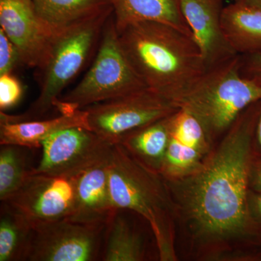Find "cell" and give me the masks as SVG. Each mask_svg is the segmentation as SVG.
I'll list each match as a JSON object with an SVG mask.
<instances>
[{
  "label": "cell",
  "mask_w": 261,
  "mask_h": 261,
  "mask_svg": "<svg viewBox=\"0 0 261 261\" xmlns=\"http://www.w3.org/2000/svg\"><path fill=\"white\" fill-rule=\"evenodd\" d=\"M260 103L251 105L235 120L219 148L187 187L188 214L199 232L207 238H231L248 225L250 155Z\"/></svg>",
  "instance_id": "obj_1"
},
{
  "label": "cell",
  "mask_w": 261,
  "mask_h": 261,
  "mask_svg": "<svg viewBox=\"0 0 261 261\" xmlns=\"http://www.w3.org/2000/svg\"><path fill=\"white\" fill-rule=\"evenodd\" d=\"M117 32L137 75L172 104L207 70L193 37L172 25L140 21Z\"/></svg>",
  "instance_id": "obj_2"
},
{
  "label": "cell",
  "mask_w": 261,
  "mask_h": 261,
  "mask_svg": "<svg viewBox=\"0 0 261 261\" xmlns=\"http://www.w3.org/2000/svg\"><path fill=\"white\" fill-rule=\"evenodd\" d=\"M111 197L117 210L135 211L145 218L154 233L161 260H175L173 205L161 173L115 144L109 163Z\"/></svg>",
  "instance_id": "obj_3"
},
{
  "label": "cell",
  "mask_w": 261,
  "mask_h": 261,
  "mask_svg": "<svg viewBox=\"0 0 261 261\" xmlns=\"http://www.w3.org/2000/svg\"><path fill=\"white\" fill-rule=\"evenodd\" d=\"M241 65L238 55L206 70L173 102L200 121L207 137L228 130L244 111L261 100V79L243 74Z\"/></svg>",
  "instance_id": "obj_4"
},
{
  "label": "cell",
  "mask_w": 261,
  "mask_h": 261,
  "mask_svg": "<svg viewBox=\"0 0 261 261\" xmlns=\"http://www.w3.org/2000/svg\"><path fill=\"white\" fill-rule=\"evenodd\" d=\"M113 14V10H109L65 29L57 39L47 64L40 70L39 97L23 114L11 116L1 111L0 120H36L55 107L65 87L88 61L102 37L106 22Z\"/></svg>",
  "instance_id": "obj_5"
},
{
  "label": "cell",
  "mask_w": 261,
  "mask_h": 261,
  "mask_svg": "<svg viewBox=\"0 0 261 261\" xmlns=\"http://www.w3.org/2000/svg\"><path fill=\"white\" fill-rule=\"evenodd\" d=\"M98 48L85 76L57 102L55 107L61 114H71L96 103L147 88L123 53L113 14L105 25Z\"/></svg>",
  "instance_id": "obj_6"
},
{
  "label": "cell",
  "mask_w": 261,
  "mask_h": 261,
  "mask_svg": "<svg viewBox=\"0 0 261 261\" xmlns=\"http://www.w3.org/2000/svg\"><path fill=\"white\" fill-rule=\"evenodd\" d=\"M89 129L112 145L132 130L171 116L178 108L148 88L84 108Z\"/></svg>",
  "instance_id": "obj_7"
},
{
  "label": "cell",
  "mask_w": 261,
  "mask_h": 261,
  "mask_svg": "<svg viewBox=\"0 0 261 261\" xmlns=\"http://www.w3.org/2000/svg\"><path fill=\"white\" fill-rule=\"evenodd\" d=\"M113 145L85 127L64 128L43 142L42 159L30 173L79 176L109 159Z\"/></svg>",
  "instance_id": "obj_8"
},
{
  "label": "cell",
  "mask_w": 261,
  "mask_h": 261,
  "mask_svg": "<svg viewBox=\"0 0 261 261\" xmlns=\"http://www.w3.org/2000/svg\"><path fill=\"white\" fill-rule=\"evenodd\" d=\"M79 176L67 177L29 173L22 187L3 203L21 216L33 228L69 219L74 211Z\"/></svg>",
  "instance_id": "obj_9"
},
{
  "label": "cell",
  "mask_w": 261,
  "mask_h": 261,
  "mask_svg": "<svg viewBox=\"0 0 261 261\" xmlns=\"http://www.w3.org/2000/svg\"><path fill=\"white\" fill-rule=\"evenodd\" d=\"M103 226L68 219L34 228L27 260L92 261L97 257Z\"/></svg>",
  "instance_id": "obj_10"
},
{
  "label": "cell",
  "mask_w": 261,
  "mask_h": 261,
  "mask_svg": "<svg viewBox=\"0 0 261 261\" xmlns=\"http://www.w3.org/2000/svg\"><path fill=\"white\" fill-rule=\"evenodd\" d=\"M0 27L14 43L23 65L42 70L63 31L46 23L32 0H0Z\"/></svg>",
  "instance_id": "obj_11"
},
{
  "label": "cell",
  "mask_w": 261,
  "mask_h": 261,
  "mask_svg": "<svg viewBox=\"0 0 261 261\" xmlns=\"http://www.w3.org/2000/svg\"><path fill=\"white\" fill-rule=\"evenodd\" d=\"M182 15L198 46L207 70L238 56L221 25L224 0H179Z\"/></svg>",
  "instance_id": "obj_12"
},
{
  "label": "cell",
  "mask_w": 261,
  "mask_h": 261,
  "mask_svg": "<svg viewBox=\"0 0 261 261\" xmlns=\"http://www.w3.org/2000/svg\"><path fill=\"white\" fill-rule=\"evenodd\" d=\"M110 159L77 177L74 211L68 219L82 224L104 226L118 212L110 190Z\"/></svg>",
  "instance_id": "obj_13"
},
{
  "label": "cell",
  "mask_w": 261,
  "mask_h": 261,
  "mask_svg": "<svg viewBox=\"0 0 261 261\" xmlns=\"http://www.w3.org/2000/svg\"><path fill=\"white\" fill-rule=\"evenodd\" d=\"M74 126L85 127L89 129L85 110L42 121L36 119L9 122L0 120V145L39 148L42 147L43 142L53 134Z\"/></svg>",
  "instance_id": "obj_14"
},
{
  "label": "cell",
  "mask_w": 261,
  "mask_h": 261,
  "mask_svg": "<svg viewBox=\"0 0 261 261\" xmlns=\"http://www.w3.org/2000/svg\"><path fill=\"white\" fill-rule=\"evenodd\" d=\"M221 25L231 49L241 56L261 51V7L233 2L226 5Z\"/></svg>",
  "instance_id": "obj_15"
},
{
  "label": "cell",
  "mask_w": 261,
  "mask_h": 261,
  "mask_svg": "<svg viewBox=\"0 0 261 261\" xmlns=\"http://www.w3.org/2000/svg\"><path fill=\"white\" fill-rule=\"evenodd\" d=\"M117 30L140 21H156L172 25L192 37L182 15L179 0H109Z\"/></svg>",
  "instance_id": "obj_16"
},
{
  "label": "cell",
  "mask_w": 261,
  "mask_h": 261,
  "mask_svg": "<svg viewBox=\"0 0 261 261\" xmlns=\"http://www.w3.org/2000/svg\"><path fill=\"white\" fill-rule=\"evenodd\" d=\"M171 116L132 130L118 144L147 167L160 173L169 143Z\"/></svg>",
  "instance_id": "obj_17"
},
{
  "label": "cell",
  "mask_w": 261,
  "mask_h": 261,
  "mask_svg": "<svg viewBox=\"0 0 261 261\" xmlns=\"http://www.w3.org/2000/svg\"><path fill=\"white\" fill-rule=\"evenodd\" d=\"M39 16L58 31L65 30L113 10L109 0H32Z\"/></svg>",
  "instance_id": "obj_18"
},
{
  "label": "cell",
  "mask_w": 261,
  "mask_h": 261,
  "mask_svg": "<svg viewBox=\"0 0 261 261\" xmlns=\"http://www.w3.org/2000/svg\"><path fill=\"white\" fill-rule=\"evenodd\" d=\"M34 228L3 203L0 219V261L27 260Z\"/></svg>",
  "instance_id": "obj_19"
},
{
  "label": "cell",
  "mask_w": 261,
  "mask_h": 261,
  "mask_svg": "<svg viewBox=\"0 0 261 261\" xmlns=\"http://www.w3.org/2000/svg\"><path fill=\"white\" fill-rule=\"evenodd\" d=\"M108 224H109V231L103 260H144L145 252L142 239L130 228L123 218L116 213Z\"/></svg>",
  "instance_id": "obj_20"
},
{
  "label": "cell",
  "mask_w": 261,
  "mask_h": 261,
  "mask_svg": "<svg viewBox=\"0 0 261 261\" xmlns=\"http://www.w3.org/2000/svg\"><path fill=\"white\" fill-rule=\"evenodd\" d=\"M23 147L3 145L0 149V200H8L15 193L28 177L27 157Z\"/></svg>",
  "instance_id": "obj_21"
},
{
  "label": "cell",
  "mask_w": 261,
  "mask_h": 261,
  "mask_svg": "<svg viewBox=\"0 0 261 261\" xmlns=\"http://www.w3.org/2000/svg\"><path fill=\"white\" fill-rule=\"evenodd\" d=\"M170 136L184 145L202 151L206 145V135L200 121L191 113L178 109L169 118Z\"/></svg>",
  "instance_id": "obj_22"
},
{
  "label": "cell",
  "mask_w": 261,
  "mask_h": 261,
  "mask_svg": "<svg viewBox=\"0 0 261 261\" xmlns=\"http://www.w3.org/2000/svg\"><path fill=\"white\" fill-rule=\"evenodd\" d=\"M201 151L184 145L170 136L169 143L165 154L160 173L173 176L195 168L200 159Z\"/></svg>",
  "instance_id": "obj_23"
},
{
  "label": "cell",
  "mask_w": 261,
  "mask_h": 261,
  "mask_svg": "<svg viewBox=\"0 0 261 261\" xmlns=\"http://www.w3.org/2000/svg\"><path fill=\"white\" fill-rule=\"evenodd\" d=\"M23 89L12 73L0 75V110L5 111L16 106L23 96Z\"/></svg>",
  "instance_id": "obj_24"
},
{
  "label": "cell",
  "mask_w": 261,
  "mask_h": 261,
  "mask_svg": "<svg viewBox=\"0 0 261 261\" xmlns=\"http://www.w3.org/2000/svg\"><path fill=\"white\" fill-rule=\"evenodd\" d=\"M20 65L23 63L18 48L0 28V75L12 73Z\"/></svg>",
  "instance_id": "obj_25"
},
{
  "label": "cell",
  "mask_w": 261,
  "mask_h": 261,
  "mask_svg": "<svg viewBox=\"0 0 261 261\" xmlns=\"http://www.w3.org/2000/svg\"><path fill=\"white\" fill-rule=\"evenodd\" d=\"M241 70L250 77H261V51L251 56H241Z\"/></svg>",
  "instance_id": "obj_26"
},
{
  "label": "cell",
  "mask_w": 261,
  "mask_h": 261,
  "mask_svg": "<svg viewBox=\"0 0 261 261\" xmlns=\"http://www.w3.org/2000/svg\"><path fill=\"white\" fill-rule=\"evenodd\" d=\"M252 186L255 191L261 193V162L255 165V168L252 171Z\"/></svg>",
  "instance_id": "obj_27"
},
{
  "label": "cell",
  "mask_w": 261,
  "mask_h": 261,
  "mask_svg": "<svg viewBox=\"0 0 261 261\" xmlns=\"http://www.w3.org/2000/svg\"><path fill=\"white\" fill-rule=\"evenodd\" d=\"M252 211L254 216L261 221V193H258L252 199Z\"/></svg>",
  "instance_id": "obj_28"
},
{
  "label": "cell",
  "mask_w": 261,
  "mask_h": 261,
  "mask_svg": "<svg viewBox=\"0 0 261 261\" xmlns=\"http://www.w3.org/2000/svg\"><path fill=\"white\" fill-rule=\"evenodd\" d=\"M254 137H255V144H256L257 149L261 152V103L256 125H255V132H254Z\"/></svg>",
  "instance_id": "obj_29"
},
{
  "label": "cell",
  "mask_w": 261,
  "mask_h": 261,
  "mask_svg": "<svg viewBox=\"0 0 261 261\" xmlns=\"http://www.w3.org/2000/svg\"><path fill=\"white\" fill-rule=\"evenodd\" d=\"M233 2L261 7V0H233Z\"/></svg>",
  "instance_id": "obj_30"
},
{
  "label": "cell",
  "mask_w": 261,
  "mask_h": 261,
  "mask_svg": "<svg viewBox=\"0 0 261 261\" xmlns=\"http://www.w3.org/2000/svg\"><path fill=\"white\" fill-rule=\"evenodd\" d=\"M259 78H261V77H259Z\"/></svg>",
  "instance_id": "obj_31"
}]
</instances>
